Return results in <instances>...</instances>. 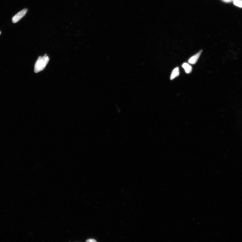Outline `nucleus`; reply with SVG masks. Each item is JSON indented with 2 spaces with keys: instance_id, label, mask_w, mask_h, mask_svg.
<instances>
[{
  "instance_id": "f257e3e1",
  "label": "nucleus",
  "mask_w": 242,
  "mask_h": 242,
  "mask_svg": "<svg viewBox=\"0 0 242 242\" xmlns=\"http://www.w3.org/2000/svg\"><path fill=\"white\" fill-rule=\"evenodd\" d=\"M49 60V56L46 54L43 56H39L34 66V72L36 73H38L43 70L48 64Z\"/></svg>"
},
{
  "instance_id": "f03ea898",
  "label": "nucleus",
  "mask_w": 242,
  "mask_h": 242,
  "mask_svg": "<svg viewBox=\"0 0 242 242\" xmlns=\"http://www.w3.org/2000/svg\"><path fill=\"white\" fill-rule=\"evenodd\" d=\"M27 9H25L15 15L12 18V23H15L20 21L22 18L26 14L27 12Z\"/></svg>"
},
{
  "instance_id": "7ed1b4c3",
  "label": "nucleus",
  "mask_w": 242,
  "mask_h": 242,
  "mask_svg": "<svg viewBox=\"0 0 242 242\" xmlns=\"http://www.w3.org/2000/svg\"><path fill=\"white\" fill-rule=\"evenodd\" d=\"M203 52V50H201L196 54L192 56L188 60V63L191 64H194L196 63L198 59Z\"/></svg>"
},
{
  "instance_id": "20e7f679",
  "label": "nucleus",
  "mask_w": 242,
  "mask_h": 242,
  "mask_svg": "<svg viewBox=\"0 0 242 242\" xmlns=\"http://www.w3.org/2000/svg\"><path fill=\"white\" fill-rule=\"evenodd\" d=\"M180 71L179 67L175 68L172 72L170 77L171 80H173L175 78L178 77Z\"/></svg>"
},
{
  "instance_id": "39448f33",
  "label": "nucleus",
  "mask_w": 242,
  "mask_h": 242,
  "mask_svg": "<svg viewBox=\"0 0 242 242\" xmlns=\"http://www.w3.org/2000/svg\"><path fill=\"white\" fill-rule=\"evenodd\" d=\"M186 73L187 74H189L191 73L193 70V68L189 64L186 63H185L182 65Z\"/></svg>"
},
{
  "instance_id": "423d86ee",
  "label": "nucleus",
  "mask_w": 242,
  "mask_h": 242,
  "mask_svg": "<svg viewBox=\"0 0 242 242\" xmlns=\"http://www.w3.org/2000/svg\"><path fill=\"white\" fill-rule=\"evenodd\" d=\"M234 4L239 7L242 8V0H233Z\"/></svg>"
},
{
  "instance_id": "0eeeda50",
  "label": "nucleus",
  "mask_w": 242,
  "mask_h": 242,
  "mask_svg": "<svg viewBox=\"0 0 242 242\" xmlns=\"http://www.w3.org/2000/svg\"><path fill=\"white\" fill-rule=\"evenodd\" d=\"M87 241L88 242H96L97 241L96 240H95L92 239H91L88 240H87Z\"/></svg>"
},
{
  "instance_id": "6e6552de",
  "label": "nucleus",
  "mask_w": 242,
  "mask_h": 242,
  "mask_svg": "<svg viewBox=\"0 0 242 242\" xmlns=\"http://www.w3.org/2000/svg\"><path fill=\"white\" fill-rule=\"evenodd\" d=\"M223 2H230L233 1V0H222Z\"/></svg>"
},
{
  "instance_id": "1a4fd4ad",
  "label": "nucleus",
  "mask_w": 242,
  "mask_h": 242,
  "mask_svg": "<svg viewBox=\"0 0 242 242\" xmlns=\"http://www.w3.org/2000/svg\"><path fill=\"white\" fill-rule=\"evenodd\" d=\"M1 31H0V35H1Z\"/></svg>"
}]
</instances>
